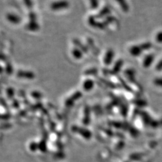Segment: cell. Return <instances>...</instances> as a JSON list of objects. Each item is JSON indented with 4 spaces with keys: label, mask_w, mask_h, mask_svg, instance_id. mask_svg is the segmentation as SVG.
Wrapping results in <instances>:
<instances>
[{
    "label": "cell",
    "mask_w": 162,
    "mask_h": 162,
    "mask_svg": "<svg viewBox=\"0 0 162 162\" xmlns=\"http://www.w3.org/2000/svg\"><path fill=\"white\" fill-rule=\"evenodd\" d=\"M70 3L67 0H59L55 1L51 4V9L54 11H59L67 9L69 7Z\"/></svg>",
    "instance_id": "6da1fadb"
},
{
    "label": "cell",
    "mask_w": 162,
    "mask_h": 162,
    "mask_svg": "<svg viewBox=\"0 0 162 162\" xmlns=\"http://www.w3.org/2000/svg\"><path fill=\"white\" fill-rule=\"evenodd\" d=\"M97 18H96V16H91L89 17L88 18V24L90 25V26L97 28V29H100V30H103L106 27V25L104 22H101L99 21H96Z\"/></svg>",
    "instance_id": "7a4b0ae2"
},
{
    "label": "cell",
    "mask_w": 162,
    "mask_h": 162,
    "mask_svg": "<svg viewBox=\"0 0 162 162\" xmlns=\"http://www.w3.org/2000/svg\"><path fill=\"white\" fill-rule=\"evenodd\" d=\"M115 57V52L112 49H108L103 57V63L106 66H109L112 64Z\"/></svg>",
    "instance_id": "3957f363"
},
{
    "label": "cell",
    "mask_w": 162,
    "mask_h": 162,
    "mask_svg": "<svg viewBox=\"0 0 162 162\" xmlns=\"http://www.w3.org/2000/svg\"><path fill=\"white\" fill-rule=\"evenodd\" d=\"M17 76L19 78L28 79H33L35 77V75L33 72L28 70H19L17 72Z\"/></svg>",
    "instance_id": "277c9868"
},
{
    "label": "cell",
    "mask_w": 162,
    "mask_h": 162,
    "mask_svg": "<svg viewBox=\"0 0 162 162\" xmlns=\"http://www.w3.org/2000/svg\"><path fill=\"white\" fill-rule=\"evenodd\" d=\"M7 21L13 24H18L21 21V18L18 15L14 13H8L6 16Z\"/></svg>",
    "instance_id": "5b68a950"
},
{
    "label": "cell",
    "mask_w": 162,
    "mask_h": 162,
    "mask_svg": "<svg viewBox=\"0 0 162 162\" xmlns=\"http://www.w3.org/2000/svg\"><path fill=\"white\" fill-rule=\"evenodd\" d=\"M143 52L140 45H134L130 48L129 52L133 57H138L140 56Z\"/></svg>",
    "instance_id": "8992f818"
},
{
    "label": "cell",
    "mask_w": 162,
    "mask_h": 162,
    "mask_svg": "<svg viewBox=\"0 0 162 162\" xmlns=\"http://www.w3.org/2000/svg\"><path fill=\"white\" fill-rule=\"evenodd\" d=\"M110 9L108 7L106 6L102 8V10L95 16L97 19H101V18H106L110 15Z\"/></svg>",
    "instance_id": "52a82bcc"
},
{
    "label": "cell",
    "mask_w": 162,
    "mask_h": 162,
    "mask_svg": "<svg viewBox=\"0 0 162 162\" xmlns=\"http://www.w3.org/2000/svg\"><path fill=\"white\" fill-rule=\"evenodd\" d=\"M154 57L152 54H149V55H146L143 60V67H145V68L149 67L152 64V63L154 61Z\"/></svg>",
    "instance_id": "ba28073f"
},
{
    "label": "cell",
    "mask_w": 162,
    "mask_h": 162,
    "mask_svg": "<svg viewBox=\"0 0 162 162\" xmlns=\"http://www.w3.org/2000/svg\"><path fill=\"white\" fill-rule=\"evenodd\" d=\"M73 42L75 44V47H76V48H79V49H81L83 52L87 53L88 51V48L86 46H85L84 44H82V43H81V42L79 39H75L73 40Z\"/></svg>",
    "instance_id": "9c48e42d"
},
{
    "label": "cell",
    "mask_w": 162,
    "mask_h": 162,
    "mask_svg": "<svg viewBox=\"0 0 162 162\" xmlns=\"http://www.w3.org/2000/svg\"><path fill=\"white\" fill-rule=\"evenodd\" d=\"M27 30L31 31H37L39 30V25L36 21H30L27 24Z\"/></svg>",
    "instance_id": "30bf717a"
},
{
    "label": "cell",
    "mask_w": 162,
    "mask_h": 162,
    "mask_svg": "<svg viewBox=\"0 0 162 162\" xmlns=\"http://www.w3.org/2000/svg\"><path fill=\"white\" fill-rule=\"evenodd\" d=\"M72 55L76 60H80L83 57L84 52L79 48L75 47L72 51Z\"/></svg>",
    "instance_id": "8fae6325"
},
{
    "label": "cell",
    "mask_w": 162,
    "mask_h": 162,
    "mask_svg": "<svg viewBox=\"0 0 162 162\" xmlns=\"http://www.w3.org/2000/svg\"><path fill=\"white\" fill-rule=\"evenodd\" d=\"M123 64H124V61L120 59V60H117L113 66V70H112L113 73H114L115 74L118 73L121 70V68L123 66Z\"/></svg>",
    "instance_id": "7c38bea8"
},
{
    "label": "cell",
    "mask_w": 162,
    "mask_h": 162,
    "mask_svg": "<svg viewBox=\"0 0 162 162\" xmlns=\"http://www.w3.org/2000/svg\"><path fill=\"white\" fill-rule=\"evenodd\" d=\"M119 7L124 12H127L129 10V6L127 3L126 0H115Z\"/></svg>",
    "instance_id": "4fadbf2b"
},
{
    "label": "cell",
    "mask_w": 162,
    "mask_h": 162,
    "mask_svg": "<svg viewBox=\"0 0 162 162\" xmlns=\"http://www.w3.org/2000/svg\"><path fill=\"white\" fill-rule=\"evenodd\" d=\"M94 85V81L92 79H88L85 80V82H84L83 87L85 91H90L93 89Z\"/></svg>",
    "instance_id": "5bb4252c"
},
{
    "label": "cell",
    "mask_w": 162,
    "mask_h": 162,
    "mask_svg": "<svg viewBox=\"0 0 162 162\" xmlns=\"http://www.w3.org/2000/svg\"><path fill=\"white\" fill-rule=\"evenodd\" d=\"M90 7L92 9L96 10L99 6V0H89Z\"/></svg>",
    "instance_id": "9a60e30c"
},
{
    "label": "cell",
    "mask_w": 162,
    "mask_h": 162,
    "mask_svg": "<svg viewBox=\"0 0 162 162\" xmlns=\"http://www.w3.org/2000/svg\"><path fill=\"white\" fill-rule=\"evenodd\" d=\"M98 73V70L97 68H91L87 70L85 72V75H95Z\"/></svg>",
    "instance_id": "2e32d148"
},
{
    "label": "cell",
    "mask_w": 162,
    "mask_h": 162,
    "mask_svg": "<svg viewBox=\"0 0 162 162\" xmlns=\"http://www.w3.org/2000/svg\"><path fill=\"white\" fill-rule=\"evenodd\" d=\"M143 51H148L152 47V44L150 42H145L140 45Z\"/></svg>",
    "instance_id": "e0dca14e"
},
{
    "label": "cell",
    "mask_w": 162,
    "mask_h": 162,
    "mask_svg": "<svg viewBox=\"0 0 162 162\" xmlns=\"http://www.w3.org/2000/svg\"><path fill=\"white\" fill-rule=\"evenodd\" d=\"M155 39L157 42L159 43H162V31L158 33L155 36Z\"/></svg>",
    "instance_id": "ac0fdd59"
},
{
    "label": "cell",
    "mask_w": 162,
    "mask_h": 162,
    "mask_svg": "<svg viewBox=\"0 0 162 162\" xmlns=\"http://www.w3.org/2000/svg\"><path fill=\"white\" fill-rule=\"evenodd\" d=\"M28 18H29L30 21H36L37 16H36V13L34 12L30 13V14L28 15Z\"/></svg>",
    "instance_id": "d6986e66"
},
{
    "label": "cell",
    "mask_w": 162,
    "mask_h": 162,
    "mask_svg": "<svg viewBox=\"0 0 162 162\" xmlns=\"http://www.w3.org/2000/svg\"><path fill=\"white\" fill-rule=\"evenodd\" d=\"M6 70L8 74H12L13 72V67L10 63H7L6 67Z\"/></svg>",
    "instance_id": "ffe728a7"
},
{
    "label": "cell",
    "mask_w": 162,
    "mask_h": 162,
    "mask_svg": "<svg viewBox=\"0 0 162 162\" xmlns=\"http://www.w3.org/2000/svg\"><path fill=\"white\" fill-rule=\"evenodd\" d=\"M154 84L159 87H162V78H157L154 80Z\"/></svg>",
    "instance_id": "44dd1931"
},
{
    "label": "cell",
    "mask_w": 162,
    "mask_h": 162,
    "mask_svg": "<svg viewBox=\"0 0 162 162\" xmlns=\"http://www.w3.org/2000/svg\"><path fill=\"white\" fill-rule=\"evenodd\" d=\"M156 69H157V70H158V71L162 70V60H161L158 63V64H157V66H156Z\"/></svg>",
    "instance_id": "7402d4cb"
},
{
    "label": "cell",
    "mask_w": 162,
    "mask_h": 162,
    "mask_svg": "<svg viewBox=\"0 0 162 162\" xmlns=\"http://www.w3.org/2000/svg\"><path fill=\"white\" fill-rule=\"evenodd\" d=\"M102 80V81H103V82H104V84H106L108 86H109V87H111L112 85V84H110L111 82H109V81H106V80H105V79H101Z\"/></svg>",
    "instance_id": "603a6c76"
}]
</instances>
